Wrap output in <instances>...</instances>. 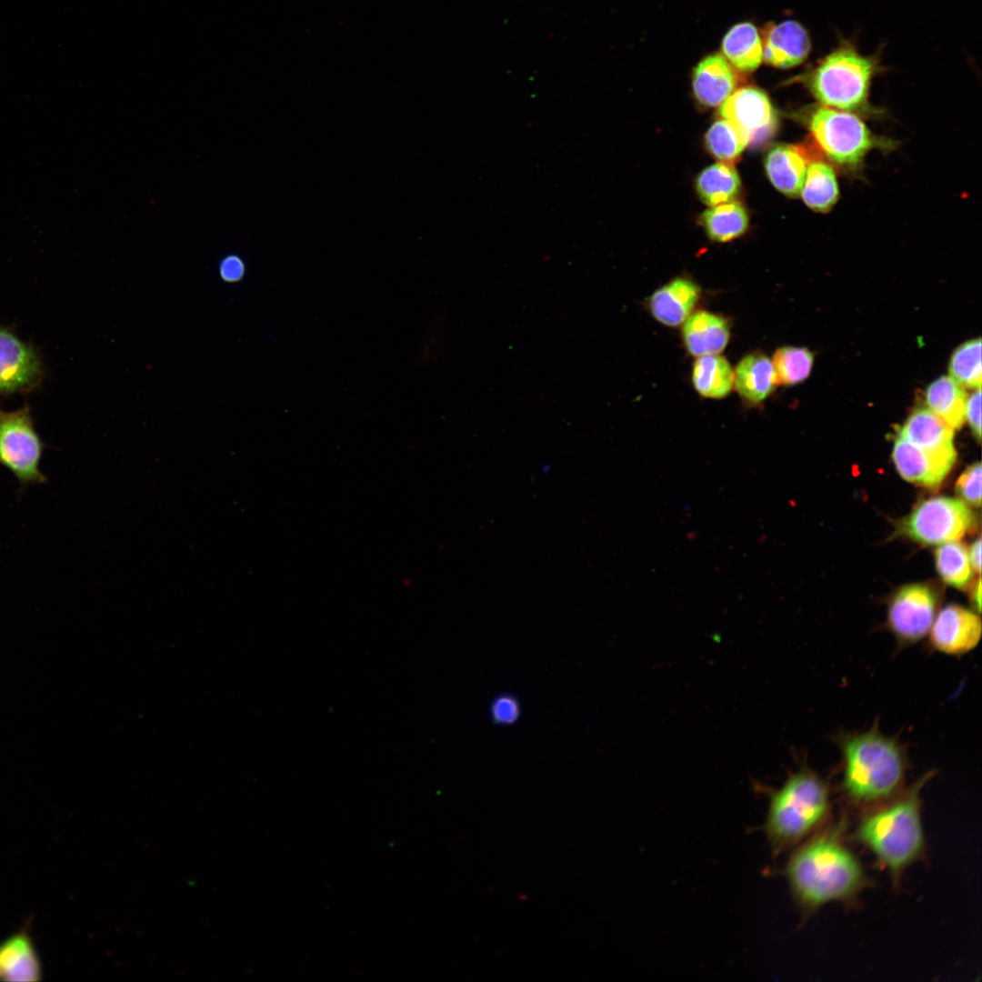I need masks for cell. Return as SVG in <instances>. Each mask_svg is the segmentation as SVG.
<instances>
[{"mask_svg": "<svg viewBox=\"0 0 982 982\" xmlns=\"http://www.w3.org/2000/svg\"><path fill=\"white\" fill-rule=\"evenodd\" d=\"M801 195L805 204L815 211L826 212L834 205L838 196V186L829 164L810 158Z\"/></svg>", "mask_w": 982, "mask_h": 982, "instance_id": "26", "label": "cell"}, {"mask_svg": "<svg viewBox=\"0 0 982 982\" xmlns=\"http://www.w3.org/2000/svg\"><path fill=\"white\" fill-rule=\"evenodd\" d=\"M810 158L802 146L777 145L766 155L767 175L777 190L797 196L802 190Z\"/></svg>", "mask_w": 982, "mask_h": 982, "instance_id": "20", "label": "cell"}, {"mask_svg": "<svg viewBox=\"0 0 982 982\" xmlns=\"http://www.w3.org/2000/svg\"><path fill=\"white\" fill-rule=\"evenodd\" d=\"M786 876L804 912L830 902L851 901L867 881L862 865L837 827L817 831L796 847Z\"/></svg>", "mask_w": 982, "mask_h": 982, "instance_id": "1", "label": "cell"}, {"mask_svg": "<svg viewBox=\"0 0 982 982\" xmlns=\"http://www.w3.org/2000/svg\"><path fill=\"white\" fill-rule=\"evenodd\" d=\"M763 59L778 68L801 64L808 55L811 43L807 30L793 20L768 23L761 30Z\"/></svg>", "mask_w": 982, "mask_h": 982, "instance_id": "14", "label": "cell"}, {"mask_svg": "<svg viewBox=\"0 0 982 982\" xmlns=\"http://www.w3.org/2000/svg\"><path fill=\"white\" fill-rule=\"evenodd\" d=\"M522 706L519 699L513 694L501 693L496 696L489 705V716L492 722L500 726L515 725L521 717Z\"/></svg>", "mask_w": 982, "mask_h": 982, "instance_id": "32", "label": "cell"}, {"mask_svg": "<svg viewBox=\"0 0 982 982\" xmlns=\"http://www.w3.org/2000/svg\"><path fill=\"white\" fill-rule=\"evenodd\" d=\"M807 127L824 155L836 165L855 168L875 145V138L857 115L825 105L814 107Z\"/></svg>", "mask_w": 982, "mask_h": 982, "instance_id": "6", "label": "cell"}, {"mask_svg": "<svg viewBox=\"0 0 982 982\" xmlns=\"http://www.w3.org/2000/svg\"><path fill=\"white\" fill-rule=\"evenodd\" d=\"M43 450L28 406L15 411L0 408V465L22 486L46 482L40 469Z\"/></svg>", "mask_w": 982, "mask_h": 982, "instance_id": "7", "label": "cell"}, {"mask_svg": "<svg viewBox=\"0 0 982 982\" xmlns=\"http://www.w3.org/2000/svg\"><path fill=\"white\" fill-rule=\"evenodd\" d=\"M950 376L961 386L980 388L982 378L981 340L972 339L959 346L949 362Z\"/></svg>", "mask_w": 982, "mask_h": 982, "instance_id": "31", "label": "cell"}, {"mask_svg": "<svg viewBox=\"0 0 982 982\" xmlns=\"http://www.w3.org/2000/svg\"><path fill=\"white\" fill-rule=\"evenodd\" d=\"M705 144L715 158L727 163L736 159L749 142L736 125L723 118L714 122L708 128Z\"/></svg>", "mask_w": 982, "mask_h": 982, "instance_id": "28", "label": "cell"}, {"mask_svg": "<svg viewBox=\"0 0 982 982\" xmlns=\"http://www.w3.org/2000/svg\"><path fill=\"white\" fill-rule=\"evenodd\" d=\"M981 391L977 388L966 401L965 417L975 435L979 440L981 436Z\"/></svg>", "mask_w": 982, "mask_h": 982, "instance_id": "34", "label": "cell"}, {"mask_svg": "<svg viewBox=\"0 0 982 982\" xmlns=\"http://www.w3.org/2000/svg\"><path fill=\"white\" fill-rule=\"evenodd\" d=\"M40 958L26 929L20 930L0 945V978L12 982L41 979Z\"/></svg>", "mask_w": 982, "mask_h": 982, "instance_id": "21", "label": "cell"}, {"mask_svg": "<svg viewBox=\"0 0 982 982\" xmlns=\"http://www.w3.org/2000/svg\"><path fill=\"white\" fill-rule=\"evenodd\" d=\"M932 649L951 656L973 650L981 637V620L975 612L951 604L936 616L929 631Z\"/></svg>", "mask_w": 982, "mask_h": 982, "instance_id": "12", "label": "cell"}, {"mask_svg": "<svg viewBox=\"0 0 982 982\" xmlns=\"http://www.w3.org/2000/svg\"><path fill=\"white\" fill-rule=\"evenodd\" d=\"M897 436L926 452L956 461L954 429L927 408L911 413Z\"/></svg>", "mask_w": 982, "mask_h": 982, "instance_id": "17", "label": "cell"}, {"mask_svg": "<svg viewBox=\"0 0 982 982\" xmlns=\"http://www.w3.org/2000/svg\"><path fill=\"white\" fill-rule=\"evenodd\" d=\"M874 64L851 47H840L824 57L809 73L807 83L825 106L849 111L867 100Z\"/></svg>", "mask_w": 982, "mask_h": 982, "instance_id": "5", "label": "cell"}, {"mask_svg": "<svg viewBox=\"0 0 982 982\" xmlns=\"http://www.w3.org/2000/svg\"><path fill=\"white\" fill-rule=\"evenodd\" d=\"M700 220L708 237L716 242H727L740 236L748 225L746 209L734 200L710 206Z\"/></svg>", "mask_w": 982, "mask_h": 982, "instance_id": "27", "label": "cell"}, {"mask_svg": "<svg viewBox=\"0 0 982 982\" xmlns=\"http://www.w3.org/2000/svg\"><path fill=\"white\" fill-rule=\"evenodd\" d=\"M777 386L771 358L759 350L743 356L734 367V389L749 408L761 406Z\"/></svg>", "mask_w": 982, "mask_h": 982, "instance_id": "16", "label": "cell"}, {"mask_svg": "<svg viewBox=\"0 0 982 982\" xmlns=\"http://www.w3.org/2000/svg\"><path fill=\"white\" fill-rule=\"evenodd\" d=\"M699 198L709 206L733 200L740 189V178L732 165L719 162L703 169L696 180Z\"/></svg>", "mask_w": 982, "mask_h": 982, "instance_id": "25", "label": "cell"}, {"mask_svg": "<svg viewBox=\"0 0 982 982\" xmlns=\"http://www.w3.org/2000/svg\"><path fill=\"white\" fill-rule=\"evenodd\" d=\"M736 84L733 66L720 54L706 55L693 70L694 95L705 106L721 105L735 91Z\"/></svg>", "mask_w": 982, "mask_h": 982, "instance_id": "19", "label": "cell"}, {"mask_svg": "<svg viewBox=\"0 0 982 982\" xmlns=\"http://www.w3.org/2000/svg\"><path fill=\"white\" fill-rule=\"evenodd\" d=\"M719 115L736 125L749 143L765 140L775 131L777 125L769 97L754 86L735 90L721 104Z\"/></svg>", "mask_w": 982, "mask_h": 982, "instance_id": "11", "label": "cell"}, {"mask_svg": "<svg viewBox=\"0 0 982 982\" xmlns=\"http://www.w3.org/2000/svg\"><path fill=\"white\" fill-rule=\"evenodd\" d=\"M892 458L899 475L907 481L925 487L938 486L954 462L926 452L897 436Z\"/></svg>", "mask_w": 982, "mask_h": 982, "instance_id": "18", "label": "cell"}, {"mask_svg": "<svg viewBox=\"0 0 982 982\" xmlns=\"http://www.w3.org/2000/svg\"><path fill=\"white\" fill-rule=\"evenodd\" d=\"M971 599H972V604H973V606H974L976 612L979 613L980 610H981V581H980V579L977 580V582L976 583V585H975V586L973 588V591H972V594H971Z\"/></svg>", "mask_w": 982, "mask_h": 982, "instance_id": "37", "label": "cell"}, {"mask_svg": "<svg viewBox=\"0 0 982 982\" xmlns=\"http://www.w3.org/2000/svg\"><path fill=\"white\" fill-rule=\"evenodd\" d=\"M702 289L693 279L676 276L656 289L646 300L650 316L666 327H679L696 309Z\"/></svg>", "mask_w": 982, "mask_h": 982, "instance_id": "13", "label": "cell"}, {"mask_svg": "<svg viewBox=\"0 0 982 982\" xmlns=\"http://www.w3.org/2000/svg\"><path fill=\"white\" fill-rule=\"evenodd\" d=\"M937 606L938 596L930 586L923 584L904 586L888 602L887 628L901 646L914 645L929 633Z\"/></svg>", "mask_w": 982, "mask_h": 982, "instance_id": "9", "label": "cell"}, {"mask_svg": "<svg viewBox=\"0 0 982 982\" xmlns=\"http://www.w3.org/2000/svg\"><path fill=\"white\" fill-rule=\"evenodd\" d=\"M768 796L763 830L774 857L817 832L829 815L828 785L806 766L790 773L778 789H769Z\"/></svg>", "mask_w": 982, "mask_h": 982, "instance_id": "4", "label": "cell"}, {"mask_svg": "<svg viewBox=\"0 0 982 982\" xmlns=\"http://www.w3.org/2000/svg\"><path fill=\"white\" fill-rule=\"evenodd\" d=\"M957 495L966 503L980 506L981 505V465L979 462L969 466L961 474L956 483Z\"/></svg>", "mask_w": 982, "mask_h": 982, "instance_id": "33", "label": "cell"}, {"mask_svg": "<svg viewBox=\"0 0 982 982\" xmlns=\"http://www.w3.org/2000/svg\"><path fill=\"white\" fill-rule=\"evenodd\" d=\"M936 566L943 580L957 588H965L971 580L968 551L958 541L942 544L937 549Z\"/></svg>", "mask_w": 982, "mask_h": 982, "instance_id": "29", "label": "cell"}, {"mask_svg": "<svg viewBox=\"0 0 982 982\" xmlns=\"http://www.w3.org/2000/svg\"><path fill=\"white\" fill-rule=\"evenodd\" d=\"M731 321L723 314L696 309L681 326V339L692 356L717 355L727 346Z\"/></svg>", "mask_w": 982, "mask_h": 982, "instance_id": "15", "label": "cell"}, {"mask_svg": "<svg viewBox=\"0 0 982 982\" xmlns=\"http://www.w3.org/2000/svg\"><path fill=\"white\" fill-rule=\"evenodd\" d=\"M974 523V515L963 501L937 496L919 503L897 531L924 545H942L958 541Z\"/></svg>", "mask_w": 982, "mask_h": 982, "instance_id": "8", "label": "cell"}, {"mask_svg": "<svg viewBox=\"0 0 982 982\" xmlns=\"http://www.w3.org/2000/svg\"><path fill=\"white\" fill-rule=\"evenodd\" d=\"M721 51L733 68L743 73L756 70L763 60L761 36L749 22L738 23L728 30L722 40Z\"/></svg>", "mask_w": 982, "mask_h": 982, "instance_id": "23", "label": "cell"}, {"mask_svg": "<svg viewBox=\"0 0 982 982\" xmlns=\"http://www.w3.org/2000/svg\"><path fill=\"white\" fill-rule=\"evenodd\" d=\"M691 382L701 397L724 399L734 389V368L720 354L698 356L692 366Z\"/></svg>", "mask_w": 982, "mask_h": 982, "instance_id": "22", "label": "cell"}, {"mask_svg": "<svg viewBox=\"0 0 982 982\" xmlns=\"http://www.w3.org/2000/svg\"><path fill=\"white\" fill-rule=\"evenodd\" d=\"M928 771L894 798L865 810L857 837L897 880L925 849L920 792L933 777Z\"/></svg>", "mask_w": 982, "mask_h": 982, "instance_id": "3", "label": "cell"}, {"mask_svg": "<svg viewBox=\"0 0 982 982\" xmlns=\"http://www.w3.org/2000/svg\"><path fill=\"white\" fill-rule=\"evenodd\" d=\"M43 376V364L35 349L0 326V394L30 391Z\"/></svg>", "mask_w": 982, "mask_h": 982, "instance_id": "10", "label": "cell"}, {"mask_svg": "<svg viewBox=\"0 0 982 982\" xmlns=\"http://www.w3.org/2000/svg\"><path fill=\"white\" fill-rule=\"evenodd\" d=\"M771 360L778 385L795 386L810 375L814 356L807 348L785 346L775 351Z\"/></svg>", "mask_w": 982, "mask_h": 982, "instance_id": "30", "label": "cell"}, {"mask_svg": "<svg viewBox=\"0 0 982 982\" xmlns=\"http://www.w3.org/2000/svg\"><path fill=\"white\" fill-rule=\"evenodd\" d=\"M966 401L963 386L951 376L936 379L925 391L927 409L954 430L961 427L965 421Z\"/></svg>", "mask_w": 982, "mask_h": 982, "instance_id": "24", "label": "cell"}, {"mask_svg": "<svg viewBox=\"0 0 982 982\" xmlns=\"http://www.w3.org/2000/svg\"><path fill=\"white\" fill-rule=\"evenodd\" d=\"M968 556L972 569L979 574L981 568V539L979 537L972 544Z\"/></svg>", "mask_w": 982, "mask_h": 982, "instance_id": "36", "label": "cell"}, {"mask_svg": "<svg viewBox=\"0 0 982 982\" xmlns=\"http://www.w3.org/2000/svg\"><path fill=\"white\" fill-rule=\"evenodd\" d=\"M836 742L841 757L840 788L854 807H875L906 788V748L896 737L882 734L877 722L867 731L839 734Z\"/></svg>", "mask_w": 982, "mask_h": 982, "instance_id": "2", "label": "cell"}, {"mask_svg": "<svg viewBox=\"0 0 982 982\" xmlns=\"http://www.w3.org/2000/svg\"><path fill=\"white\" fill-rule=\"evenodd\" d=\"M244 273L245 266L238 256H228L221 261L219 275L224 281L227 283L237 282L243 277Z\"/></svg>", "mask_w": 982, "mask_h": 982, "instance_id": "35", "label": "cell"}]
</instances>
